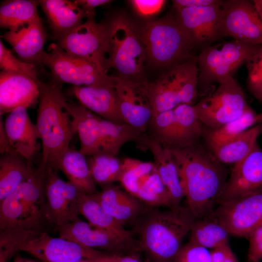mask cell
Masks as SVG:
<instances>
[{
    "label": "cell",
    "instance_id": "cell-27",
    "mask_svg": "<svg viewBox=\"0 0 262 262\" xmlns=\"http://www.w3.org/2000/svg\"><path fill=\"white\" fill-rule=\"evenodd\" d=\"M150 139L128 124L114 123L102 118L100 121L101 153L116 156L126 143L133 142L143 151L149 149Z\"/></svg>",
    "mask_w": 262,
    "mask_h": 262
},
{
    "label": "cell",
    "instance_id": "cell-44",
    "mask_svg": "<svg viewBox=\"0 0 262 262\" xmlns=\"http://www.w3.org/2000/svg\"><path fill=\"white\" fill-rule=\"evenodd\" d=\"M249 247L248 262H261L262 259V225L254 230L247 237Z\"/></svg>",
    "mask_w": 262,
    "mask_h": 262
},
{
    "label": "cell",
    "instance_id": "cell-33",
    "mask_svg": "<svg viewBox=\"0 0 262 262\" xmlns=\"http://www.w3.org/2000/svg\"><path fill=\"white\" fill-rule=\"evenodd\" d=\"M96 194L80 192L78 197L80 214L94 226L122 235L133 236L134 232L132 230L125 229V224L115 219L104 210Z\"/></svg>",
    "mask_w": 262,
    "mask_h": 262
},
{
    "label": "cell",
    "instance_id": "cell-9",
    "mask_svg": "<svg viewBox=\"0 0 262 262\" xmlns=\"http://www.w3.org/2000/svg\"><path fill=\"white\" fill-rule=\"evenodd\" d=\"M39 64L48 67L53 80L62 84L115 87L117 80V77L105 74L92 63L67 53L55 43L49 46L48 51H44Z\"/></svg>",
    "mask_w": 262,
    "mask_h": 262
},
{
    "label": "cell",
    "instance_id": "cell-51",
    "mask_svg": "<svg viewBox=\"0 0 262 262\" xmlns=\"http://www.w3.org/2000/svg\"><path fill=\"white\" fill-rule=\"evenodd\" d=\"M117 262H151L148 259L143 261L140 258L139 253H134L120 257Z\"/></svg>",
    "mask_w": 262,
    "mask_h": 262
},
{
    "label": "cell",
    "instance_id": "cell-28",
    "mask_svg": "<svg viewBox=\"0 0 262 262\" xmlns=\"http://www.w3.org/2000/svg\"><path fill=\"white\" fill-rule=\"evenodd\" d=\"M149 149L153 156L155 169L171 195L173 207L180 205L185 195L179 169L171 150L151 139Z\"/></svg>",
    "mask_w": 262,
    "mask_h": 262
},
{
    "label": "cell",
    "instance_id": "cell-47",
    "mask_svg": "<svg viewBox=\"0 0 262 262\" xmlns=\"http://www.w3.org/2000/svg\"><path fill=\"white\" fill-rule=\"evenodd\" d=\"M220 0H175L173 6L176 10L188 7H204L219 3Z\"/></svg>",
    "mask_w": 262,
    "mask_h": 262
},
{
    "label": "cell",
    "instance_id": "cell-53",
    "mask_svg": "<svg viewBox=\"0 0 262 262\" xmlns=\"http://www.w3.org/2000/svg\"><path fill=\"white\" fill-rule=\"evenodd\" d=\"M13 262H36L30 259L25 258L19 254H17L15 257Z\"/></svg>",
    "mask_w": 262,
    "mask_h": 262
},
{
    "label": "cell",
    "instance_id": "cell-30",
    "mask_svg": "<svg viewBox=\"0 0 262 262\" xmlns=\"http://www.w3.org/2000/svg\"><path fill=\"white\" fill-rule=\"evenodd\" d=\"M33 163L15 151L0 158V202L35 172Z\"/></svg>",
    "mask_w": 262,
    "mask_h": 262
},
{
    "label": "cell",
    "instance_id": "cell-46",
    "mask_svg": "<svg viewBox=\"0 0 262 262\" xmlns=\"http://www.w3.org/2000/svg\"><path fill=\"white\" fill-rule=\"evenodd\" d=\"M210 255L212 262H239L229 243L213 249Z\"/></svg>",
    "mask_w": 262,
    "mask_h": 262
},
{
    "label": "cell",
    "instance_id": "cell-17",
    "mask_svg": "<svg viewBox=\"0 0 262 262\" xmlns=\"http://www.w3.org/2000/svg\"><path fill=\"white\" fill-rule=\"evenodd\" d=\"M147 82L143 79L118 76L115 87L119 110L125 121L145 133L153 116Z\"/></svg>",
    "mask_w": 262,
    "mask_h": 262
},
{
    "label": "cell",
    "instance_id": "cell-37",
    "mask_svg": "<svg viewBox=\"0 0 262 262\" xmlns=\"http://www.w3.org/2000/svg\"><path fill=\"white\" fill-rule=\"evenodd\" d=\"M136 196L152 207H173L171 195L155 168L141 179Z\"/></svg>",
    "mask_w": 262,
    "mask_h": 262
},
{
    "label": "cell",
    "instance_id": "cell-38",
    "mask_svg": "<svg viewBox=\"0 0 262 262\" xmlns=\"http://www.w3.org/2000/svg\"><path fill=\"white\" fill-rule=\"evenodd\" d=\"M257 114L249 106L238 118L215 129L203 131L207 143L220 144L228 141L256 124Z\"/></svg>",
    "mask_w": 262,
    "mask_h": 262
},
{
    "label": "cell",
    "instance_id": "cell-19",
    "mask_svg": "<svg viewBox=\"0 0 262 262\" xmlns=\"http://www.w3.org/2000/svg\"><path fill=\"white\" fill-rule=\"evenodd\" d=\"M262 191V149L258 143L235 164L217 204Z\"/></svg>",
    "mask_w": 262,
    "mask_h": 262
},
{
    "label": "cell",
    "instance_id": "cell-18",
    "mask_svg": "<svg viewBox=\"0 0 262 262\" xmlns=\"http://www.w3.org/2000/svg\"><path fill=\"white\" fill-rule=\"evenodd\" d=\"M20 251L28 253L44 262H77L110 254L60 237H51L46 231L42 232L22 246Z\"/></svg>",
    "mask_w": 262,
    "mask_h": 262
},
{
    "label": "cell",
    "instance_id": "cell-40",
    "mask_svg": "<svg viewBox=\"0 0 262 262\" xmlns=\"http://www.w3.org/2000/svg\"><path fill=\"white\" fill-rule=\"evenodd\" d=\"M155 168L153 163L126 158L123 160L122 172L119 180L126 191L136 196L141 179Z\"/></svg>",
    "mask_w": 262,
    "mask_h": 262
},
{
    "label": "cell",
    "instance_id": "cell-32",
    "mask_svg": "<svg viewBox=\"0 0 262 262\" xmlns=\"http://www.w3.org/2000/svg\"><path fill=\"white\" fill-rule=\"evenodd\" d=\"M173 110L175 122L173 148H181L197 144L203 135V130L202 123L196 116L194 105L181 104Z\"/></svg>",
    "mask_w": 262,
    "mask_h": 262
},
{
    "label": "cell",
    "instance_id": "cell-24",
    "mask_svg": "<svg viewBox=\"0 0 262 262\" xmlns=\"http://www.w3.org/2000/svg\"><path fill=\"white\" fill-rule=\"evenodd\" d=\"M71 93L81 104L101 118L126 123L119 110L115 87L73 86Z\"/></svg>",
    "mask_w": 262,
    "mask_h": 262
},
{
    "label": "cell",
    "instance_id": "cell-21",
    "mask_svg": "<svg viewBox=\"0 0 262 262\" xmlns=\"http://www.w3.org/2000/svg\"><path fill=\"white\" fill-rule=\"evenodd\" d=\"M5 132L15 152L33 163L37 150L39 133L27 109L19 107L9 113L3 122Z\"/></svg>",
    "mask_w": 262,
    "mask_h": 262
},
{
    "label": "cell",
    "instance_id": "cell-49",
    "mask_svg": "<svg viewBox=\"0 0 262 262\" xmlns=\"http://www.w3.org/2000/svg\"><path fill=\"white\" fill-rule=\"evenodd\" d=\"M0 152L1 155L15 151L5 132L3 121L0 115Z\"/></svg>",
    "mask_w": 262,
    "mask_h": 262
},
{
    "label": "cell",
    "instance_id": "cell-15",
    "mask_svg": "<svg viewBox=\"0 0 262 262\" xmlns=\"http://www.w3.org/2000/svg\"><path fill=\"white\" fill-rule=\"evenodd\" d=\"M218 205L211 214L230 235L247 238L262 225V191Z\"/></svg>",
    "mask_w": 262,
    "mask_h": 262
},
{
    "label": "cell",
    "instance_id": "cell-8",
    "mask_svg": "<svg viewBox=\"0 0 262 262\" xmlns=\"http://www.w3.org/2000/svg\"><path fill=\"white\" fill-rule=\"evenodd\" d=\"M262 45L234 39L211 45L196 56L198 69L197 89L224 83L233 75Z\"/></svg>",
    "mask_w": 262,
    "mask_h": 262
},
{
    "label": "cell",
    "instance_id": "cell-48",
    "mask_svg": "<svg viewBox=\"0 0 262 262\" xmlns=\"http://www.w3.org/2000/svg\"><path fill=\"white\" fill-rule=\"evenodd\" d=\"M76 1L86 11L87 17L95 15L96 7L111 1L108 0H76Z\"/></svg>",
    "mask_w": 262,
    "mask_h": 262
},
{
    "label": "cell",
    "instance_id": "cell-4",
    "mask_svg": "<svg viewBox=\"0 0 262 262\" xmlns=\"http://www.w3.org/2000/svg\"><path fill=\"white\" fill-rule=\"evenodd\" d=\"M46 172L47 167L40 164L28 180L0 202V230L45 231Z\"/></svg>",
    "mask_w": 262,
    "mask_h": 262
},
{
    "label": "cell",
    "instance_id": "cell-16",
    "mask_svg": "<svg viewBox=\"0 0 262 262\" xmlns=\"http://www.w3.org/2000/svg\"><path fill=\"white\" fill-rule=\"evenodd\" d=\"M220 5L225 37L262 45V18L253 2L225 0H221Z\"/></svg>",
    "mask_w": 262,
    "mask_h": 262
},
{
    "label": "cell",
    "instance_id": "cell-10",
    "mask_svg": "<svg viewBox=\"0 0 262 262\" xmlns=\"http://www.w3.org/2000/svg\"><path fill=\"white\" fill-rule=\"evenodd\" d=\"M87 18L86 21L58 40L57 45L67 53L92 63L107 74L109 67L106 55L110 51L108 22L97 23L95 16Z\"/></svg>",
    "mask_w": 262,
    "mask_h": 262
},
{
    "label": "cell",
    "instance_id": "cell-35",
    "mask_svg": "<svg viewBox=\"0 0 262 262\" xmlns=\"http://www.w3.org/2000/svg\"><path fill=\"white\" fill-rule=\"evenodd\" d=\"M39 0H9L0 7V26L12 30L39 17L37 6Z\"/></svg>",
    "mask_w": 262,
    "mask_h": 262
},
{
    "label": "cell",
    "instance_id": "cell-31",
    "mask_svg": "<svg viewBox=\"0 0 262 262\" xmlns=\"http://www.w3.org/2000/svg\"><path fill=\"white\" fill-rule=\"evenodd\" d=\"M55 170H61L68 181L80 191L94 194L98 192L89 169L86 156L80 151L68 148L59 159Z\"/></svg>",
    "mask_w": 262,
    "mask_h": 262
},
{
    "label": "cell",
    "instance_id": "cell-3",
    "mask_svg": "<svg viewBox=\"0 0 262 262\" xmlns=\"http://www.w3.org/2000/svg\"><path fill=\"white\" fill-rule=\"evenodd\" d=\"M62 84L52 80L40 82L38 109L35 123L42 147L41 164L55 170L63 153L76 133L66 110L67 101L62 92Z\"/></svg>",
    "mask_w": 262,
    "mask_h": 262
},
{
    "label": "cell",
    "instance_id": "cell-50",
    "mask_svg": "<svg viewBox=\"0 0 262 262\" xmlns=\"http://www.w3.org/2000/svg\"><path fill=\"white\" fill-rule=\"evenodd\" d=\"M121 256H122L109 254L98 258L84 260L77 262H117Z\"/></svg>",
    "mask_w": 262,
    "mask_h": 262
},
{
    "label": "cell",
    "instance_id": "cell-22",
    "mask_svg": "<svg viewBox=\"0 0 262 262\" xmlns=\"http://www.w3.org/2000/svg\"><path fill=\"white\" fill-rule=\"evenodd\" d=\"M1 37L12 46L22 61L35 65L39 64L47 37L40 17L8 30Z\"/></svg>",
    "mask_w": 262,
    "mask_h": 262
},
{
    "label": "cell",
    "instance_id": "cell-36",
    "mask_svg": "<svg viewBox=\"0 0 262 262\" xmlns=\"http://www.w3.org/2000/svg\"><path fill=\"white\" fill-rule=\"evenodd\" d=\"M87 161L95 183L101 186L119 181L123 160L116 156L99 153L89 157Z\"/></svg>",
    "mask_w": 262,
    "mask_h": 262
},
{
    "label": "cell",
    "instance_id": "cell-34",
    "mask_svg": "<svg viewBox=\"0 0 262 262\" xmlns=\"http://www.w3.org/2000/svg\"><path fill=\"white\" fill-rule=\"evenodd\" d=\"M189 242L206 248L214 249L229 243V233L211 214L196 219L191 229Z\"/></svg>",
    "mask_w": 262,
    "mask_h": 262
},
{
    "label": "cell",
    "instance_id": "cell-45",
    "mask_svg": "<svg viewBox=\"0 0 262 262\" xmlns=\"http://www.w3.org/2000/svg\"><path fill=\"white\" fill-rule=\"evenodd\" d=\"M163 0H133L131 3L136 11L143 16L154 15L159 12L164 5Z\"/></svg>",
    "mask_w": 262,
    "mask_h": 262
},
{
    "label": "cell",
    "instance_id": "cell-11",
    "mask_svg": "<svg viewBox=\"0 0 262 262\" xmlns=\"http://www.w3.org/2000/svg\"><path fill=\"white\" fill-rule=\"evenodd\" d=\"M193 105L197 119L211 130L238 118L249 107L241 86L234 77L219 84L213 92Z\"/></svg>",
    "mask_w": 262,
    "mask_h": 262
},
{
    "label": "cell",
    "instance_id": "cell-43",
    "mask_svg": "<svg viewBox=\"0 0 262 262\" xmlns=\"http://www.w3.org/2000/svg\"><path fill=\"white\" fill-rule=\"evenodd\" d=\"M175 262H212L207 248L190 243L182 246Z\"/></svg>",
    "mask_w": 262,
    "mask_h": 262
},
{
    "label": "cell",
    "instance_id": "cell-52",
    "mask_svg": "<svg viewBox=\"0 0 262 262\" xmlns=\"http://www.w3.org/2000/svg\"><path fill=\"white\" fill-rule=\"evenodd\" d=\"M252 2L257 12L262 18V0H254Z\"/></svg>",
    "mask_w": 262,
    "mask_h": 262
},
{
    "label": "cell",
    "instance_id": "cell-23",
    "mask_svg": "<svg viewBox=\"0 0 262 262\" xmlns=\"http://www.w3.org/2000/svg\"><path fill=\"white\" fill-rule=\"evenodd\" d=\"M95 195L104 210L125 225L133 224L144 213L152 207L113 183L101 186V191Z\"/></svg>",
    "mask_w": 262,
    "mask_h": 262
},
{
    "label": "cell",
    "instance_id": "cell-29",
    "mask_svg": "<svg viewBox=\"0 0 262 262\" xmlns=\"http://www.w3.org/2000/svg\"><path fill=\"white\" fill-rule=\"evenodd\" d=\"M262 133V123L257 124L224 143H207L210 151L222 164H236L252 150Z\"/></svg>",
    "mask_w": 262,
    "mask_h": 262
},
{
    "label": "cell",
    "instance_id": "cell-41",
    "mask_svg": "<svg viewBox=\"0 0 262 262\" xmlns=\"http://www.w3.org/2000/svg\"><path fill=\"white\" fill-rule=\"evenodd\" d=\"M247 70V85L253 96L262 101V46H261L246 63Z\"/></svg>",
    "mask_w": 262,
    "mask_h": 262
},
{
    "label": "cell",
    "instance_id": "cell-5",
    "mask_svg": "<svg viewBox=\"0 0 262 262\" xmlns=\"http://www.w3.org/2000/svg\"><path fill=\"white\" fill-rule=\"evenodd\" d=\"M140 33L147 59L155 66L170 67L195 56L194 45L175 17L146 22Z\"/></svg>",
    "mask_w": 262,
    "mask_h": 262
},
{
    "label": "cell",
    "instance_id": "cell-20",
    "mask_svg": "<svg viewBox=\"0 0 262 262\" xmlns=\"http://www.w3.org/2000/svg\"><path fill=\"white\" fill-rule=\"evenodd\" d=\"M40 81L26 75L1 70L0 72V115L16 108L27 109L38 103Z\"/></svg>",
    "mask_w": 262,
    "mask_h": 262
},
{
    "label": "cell",
    "instance_id": "cell-26",
    "mask_svg": "<svg viewBox=\"0 0 262 262\" xmlns=\"http://www.w3.org/2000/svg\"><path fill=\"white\" fill-rule=\"evenodd\" d=\"M66 108L71 117L73 127L80 140V151L89 157L101 153V117L80 103L67 102Z\"/></svg>",
    "mask_w": 262,
    "mask_h": 262
},
{
    "label": "cell",
    "instance_id": "cell-12",
    "mask_svg": "<svg viewBox=\"0 0 262 262\" xmlns=\"http://www.w3.org/2000/svg\"><path fill=\"white\" fill-rule=\"evenodd\" d=\"M60 237L112 254L124 256L143 251L139 240L94 226L80 218L56 230Z\"/></svg>",
    "mask_w": 262,
    "mask_h": 262
},
{
    "label": "cell",
    "instance_id": "cell-2",
    "mask_svg": "<svg viewBox=\"0 0 262 262\" xmlns=\"http://www.w3.org/2000/svg\"><path fill=\"white\" fill-rule=\"evenodd\" d=\"M151 207L133 224L143 251L151 262H175L182 242L196 219L187 207Z\"/></svg>",
    "mask_w": 262,
    "mask_h": 262
},
{
    "label": "cell",
    "instance_id": "cell-39",
    "mask_svg": "<svg viewBox=\"0 0 262 262\" xmlns=\"http://www.w3.org/2000/svg\"><path fill=\"white\" fill-rule=\"evenodd\" d=\"M42 232L23 229L0 230V262H9L22 246Z\"/></svg>",
    "mask_w": 262,
    "mask_h": 262
},
{
    "label": "cell",
    "instance_id": "cell-14",
    "mask_svg": "<svg viewBox=\"0 0 262 262\" xmlns=\"http://www.w3.org/2000/svg\"><path fill=\"white\" fill-rule=\"evenodd\" d=\"M221 1L208 6L176 10L175 18L191 38L195 49L201 51L225 37Z\"/></svg>",
    "mask_w": 262,
    "mask_h": 262
},
{
    "label": "cell",
    "instance_id": "cell-13",
    "mask_svg": "<svg viewBox=\"0 0 262 262\" xmlns=\"http://www.w3.org/2000/svg\"><path fill=\"white\" fill-rule=\"evenodd\" d=\"M45 191L47 224L57 230L80 219L78 197L81 191L70 181L63 180L58 171L47 168Z\"/></svg>",
    "mask_w": 262,
    "mask_h": 262
},
{
    "label": "cell",
    "instance_id": "cell-42",
    "mask_svg": "<svg viewBox=\"0 0 262 262\" xmlns=\"http://www.w3.org/2000/svg\"><path fill=\"white\" fill-rule=\"evenodd\" d=\"M0 67L2 70L16 72L28 75L36 80L37 76L36 65L28 63L14 56L11 51L0 40Z\"/></svg>",
    "mask_w": 262,
    "mask_h": 262
},
{
    "label": "cell",
    "instance_id": "cell-7",
    "mask_svg": "<svg viewBox=\"0 0 262 262\" xmlns=\"http://www.w3.org/2000/svg\"><path fill=\"white\" fill-rule=\"evenodd\" d=\"M110 33L109 68L119 77L141 80L147 59L144 45L139 32L126 16L117 15L108 21Z\"/></svg>",
    "mask_w": 262,
    "mask_h": 262
},
{
    "label": "cell",
    "instance_id": "cell-25",
    "mask_svg": "<svg viewBox=\"0 0 262 262\" xmlns=\"http://www.w3.org/2000/svg\"><path fill=\"white\" fill-rule=\"evenodd\" d=\"M53 37L59 40L82 23L86 13L76 0H41Z\"/></svg>",
    "mask_w": 262,
    "mask_h": 262
},
{
    "label": "cell",
    "instance_id": "cell-1",
    "mask_svg": "<svg viewBox=\"0 0 262 262\" xmlns=\"http://www.w3.org/2000/svg\"><path fill=\"white\" fill-rule=\"evenodd\" d=\"M170 149L179 169L187 207L196 219L209 215L227 183V169L198 144Z\"/></svg>",
    "mask_w": 262,
    "mask_h": 262
},
{
    "label": "cell",
    "instance_id": "cell-54",
    "mask_svg": "<svg viewBox=\"0 0 262 262\" xmlns=\"http://www.w3.org/2000/svg\"><path fill=\"white\" fill-rule=\"evenodd\" d=\"M262 123V112L257 114L256 116V125Z\"/></svg>",
    "mask_w": 262,
    "mask_h": 262
},
{
    "label": "cell",
    "instance_id": "cell-6",
    "mask_svg": "<svg viewBox=\"0 0 262 262\" xmlns=\"http://www.w3.org/2000/svg\"><path fill=\"white\" fill-rule=\"evenodd\" d=\"M198 76L195 56L170 66L157 81L147 82L153 116L181 104L192 105L197 96Z\"/></svg>",
    "mask_w": 262,
    "mask_h": 262
}]
</instances>
